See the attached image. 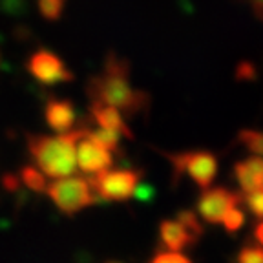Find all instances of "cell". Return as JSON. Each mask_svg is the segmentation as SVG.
<instances>
[{"label": "cell", "mask_w": 263, "mask_h": 263, "mask_svg": "<svg viewBox=\"0 0 263 263\" xmlns=\"http://www.w3.org/2000/svg\"><path fill=\"white\" fill-rule=\"evenodd\" d=\"M66 0H39V11L46 21H59Z\"/></svg>", "instance_id": "cell-17"}, {"label": "cell", "mask_w": 263, "mask_h": 263, "mask_svg": "<svg viewBox=\"0 0 263 263\" xmlns=\"http://www.w3.org/2000/svg\"><path fill=\"white\" fill-rule=\"evenodd\" d=\"M159 243L170 252H181L186 247L196 245V239L183 229V225L174 219H164L159 223Z\"/></svg>", "instance_id": "cell-12"}, {"label": "cell", "mask_w": 263, "mask_h": 263, "mask_svg": "<svg viewBox=\"0 0 263 263\" xmlns=\"http://www.w3.org/2000/svg\"><path fill=\"white\" fill-rule=\"evenodd\" d=\"M238 141L247 148V150H251L252 154L263 156V132L241 130L238 134Z\"/></svg>", "instance_id": "cell-16"}, {"label": "cell", "mask_w": 263, "mask_h": 263, "mask_svg": "<svg viewBox=\"0 0 263 263\" xmlns=\"http://www.w3.org/2000/svg\"><path fill=\"white\" fill-rule=\"evenodd\" d=\"M77 137L79 130L57 137L29 136V154L46 176L55 177V179H64L66 176H71L77 170V161H75Z\"/></svg>", "instance_id": "cell-2"}, {"label": "cell", "mask_w": 263, "mask_h": 263, "mask_svg": "<svg viewBox=\"0 0 263 263\" xmlns=\"http://www.w3.org/2000/svg\"><path fill=\"white\" fill-rule=\"evenodd\" d=\"M88 95L91 103H103L126 115H137L146 110V91L137 90L130 84V62L115 53H108L103 73L88 82Z\"/></svg>", "instance_id": "cell-1"}, {"label": "cell", "mask_w": 263, "mask_h": 263, "mask_svg": "<svg viewBox=\"0 0 263 263\" xmlns=\"http://www.w3.org/2000/svg\"><path fill=\"white\" fill-rule=\"evenodd\" d=\"M86 134L95 141L99 143L104 150H114V152H121V136L119 134H115V132H110V130H104L101 126H93V128H84Z\"/></svg>", "instance_id": "cell-13"}, {"label": "cell", "mask_w": 263, "mask_h": 263, "mask_svg": "<svg viewBox=\"0 0 263 263\" xmlns=\"http://www.w3.org/2000/svg\"><path fill=\"white\" fill-rule=\"evenodd\" d=\"M28 71L46 86H53L59 82H68L73 79V73L68 70L64 61L49 49H39L29 57Z\"/></svg>", "instance_id": "cell-8"}, {"label": "cell", "mask_w": 263, "mask_h": 263, "mask_svg": "<svg viewBox=\"0 0 263 263\" xmlns=\"http://www.w3.org/2000/svg\"><path fill=\"white\" fill-rule=\"evenodd\" d=\"M254 9L263 16V0H256V2H254Z\"/></svg>", "instance_id": "cell-26"}, {"label": "cell", "mask_w": 263, "mask_h": 263, "mask_svg": "<svg viewBox=\"0 0 263 263\" xmlns=\"http://www.w3.org/2000/svg\"><path fill=\"white\" fill-rule=\"evenodd\" d=\"M221 223L229 234H234V232H238V230L245 225V212L236 206V209L229 210V212L225 214V218H223Z\"/></svg>", "instance_id": "cell-20"}, {"label": "cell", "mask_w": 263, "mask_h": 263, "mask_svg": "<svg viewBox=\"0 0 263 263\" xmlns=\"http://www.w3.org/2000/svg\"><path fill=\"white\" fill-rule=\"evenodd\" d=\"M234 177L243 194L263 190V157H249L236 163Z\"/></svg>", "instance_id": "cell-11"}, {"label": "cell", "mask_w": 263, "mask_h": 263, "mask_svg": "<svg viewBox=\"0 0 263 263\" xmlns=\"http://www.w3.org/2000/svg\"><path fill=\"white\" fill-rule=\"evenodd\" d=\"M4 186L9 192H13V190L18 189V179H16L15 176H11V174H8V176L4 177Z\"/></svg>", "instance_id": "cell-24"}, {"label": "cell", "mask_w": 263, "mask_h": 263, "mask_svg": "<svg viewBox=\"0 0 263 263\" xmlns=\"http://www.w3.org/2000/svg\"><path fill=\"white\" fill-rule=\"evenodd\" d=\"M44 117L48 126L57 132L59 136L70 134L73 130L75 119H77L73 104L64 99H49L44 108Z\"/></svg>", "instance_id": "cell-9"}, {"label": "cell", "mask_w": 263, "mask_h": 263, "mask_svg": "<svg viewBox=\"0 0 263 263\" xmlns=\"http://www.w3.org/2000/svg\"><path fill=\"white\" fill-rule=\"evenodd\" d=\"M48 196L53 199L57 209L66 216H73L82 209L97 205L99 199L91 192V186L84 177H64L53 181L46 189Z\"/></svg>", "instance_id": "cell-5"}, {"label": "cell", "mask_w": 263, "mask_h": 263, "mask_svg": "<svg viewBox=\"0 0 263 263\" xmlns=\"http://www.w3.org/2000/svg\"><path fill=\"white\" fill-rule=\"evenodd\" d=\"M75 161H77L81 172L91 177L101 172H106L114 166V156L99 143H95L84 128L79 130L77 143H75Z\"/></svg>", "instance_id": "cell-6"}, {"label": "cell", "mask_w": 263, "mask_h": 263, "mask_svg": "<svg viewBox=\"0 0 263 263\" xmlns=\"http://www.w3.org/2000/svg\"><path fill=\"white\" fill-rule=\"evenodd\" d=\"M134 197H136L139 203H150V201H154V197H156V190H154L152 185L139 183L136 192H134Z\"/></svg>", "instance_id": "cell-22"}, {"label": "cell", "mask_w": 263, "mask_h": 263, "mask_svg": "<svg viewBox=\"0 0 263 263\" xmlns=\"http://www.w3.org/2000/svg\"><path fill=\"white\" fill-rule=\"evenodd\" d=\"M90 121L95 123V126H101V128H104V130L115 132V134H119V136L128 137V139H134V134H132L130 126L124 123L121 111L108 106V104L95 103L93 101L90 106Z\"/></svg>", "instance_id": "cell-10"}, {"label": "cell", "mask_w": 263, "mask_h": 263, "mask_svg": "<svg viewBox=\"0 0 263 263\" xmlns=\"http://www.w3.org/2000/svg\"><path fill=\"white\" fill-rule=\"evenodd\" d=\"M174 166V181L189 176L201 190H206L218 174V157L209 150L166 154Z\"/></svg>", "instance_id": "cell-4"}, {"label": "cell", "mask_w": 263, "mask_h": 263, "mask_svg": "<svg viewBox=\"0 0 263 263\" xmlns=\"http://www.w3.org/2000/svg\"><path fill=\"white\" fill-rule=\"evenodd\" d=\"M176 221L181 223V225H183V229H185L186 232H189V234L196 239V241H199V239H201V236L205 234V229H203L201 221L197 219V216L192 212V210H179V212H177Z\"/></svg>", "instance_id": "cell-14"}, {"label": "cell", "mask_w": 263, "mask_h": 263, "mask_svg": "<svg viewBox=\"0 0 263 263\" xmlns=\"http://www.w3.org/2000/svg\"><path fill=\"white\" fill-rule=\"evenodd\" d=\"M254 238H256V241L259 243V247L263 249V221H259L258 225H256V229H254Z\"/></svg>", "instance_id": "cell-25"}, {"label": "cell", "mask_w": 263, "mask_h": 263, "mask_svg": "<svg viewBox=\"0 0 263 263\" xmlns=\"http://www.w3.org/2000/svg\"><path fill=\"white\" fill-rule=\"evenodd\" d=\"M238 203H241V194L232 192L225 186H216L203 190L196 203V209L206 223L218 225L219 221H223L229 210L236 209Z\"/></svg>", "instance_id": "cell-7"}, {"label": "cell", "mask_w": 263, "mask_h": 263, "mask_svg": "<svg viewBox=\"0 0 263 263\" xmlns=\"http://www.w3.org/2000/svg\"><path fill=\"white\" fill-rule=\"evenodd\" d=\"M236 263H263V249L259 245H243L236 254Z\"/></svg>", "instance_id": "cell-18"}, {"label": "cell", "mask_w": 263, "mask_h": 263, "mask_svg": "<svg viewBox=\"0 0 263 263\" xmlns=\"http://www.w3.org/2000/svg\"><path fill=\"white\" fill-rule=\"evenodd\" d=\"M111 263H115V261H111Z\"/></svg>", "instance_id": "cell-27"}, {"label": "cell", "mask_w": 263, "mask_h": 263, "mask_svg": "<svg viewBox=\"0 0 263 263\" xmlns=\"http://www.w3.org/2000/svg\"><path fill=\"white\" fill-rule=\"evenodd\" d=\"M236 77L238 79H254L256 77V68L251 64V62H241V64L238 66V70H236Z\"/></svg>", "instance_id": "cell-23"}, {"label": "cell", "mask_w": 263, "mask_h": 263, "mask_svg": "<svg viewBox=\"0 0 263 263\" xmlns=\"http://www.w3.org/2000/svg\"><path fill=\"white\" fill-rule=\"evenodd\" d=\"M143 176V168H117L97 174L88 183L99 203H123L134 196Z\"/></svg>", "instance_id": "cell-3"}, {"label": "cell", "mask_w": 263, "mask_h": 263, "mask_svg": "<svg viewBox=\"0 0 263 263\" xmlns=\"http://www.w3.org/2000/svg\"><path fill=\"white\" fill-rule=\"evenodd\" d=\"M241 203L251 210V214L256 219H263V190L251 194H243Z\"/></svg>", "instance_id": "cell-19"}, {"label": "cell", "mask_w": 263, "mask_h": 263, "mask_svg": "<svg viewBox=\"0 0 263 263\" xmlns=\"http://www.w3.org/2000/svg\"><path fill=\"white\" fill-rule=\"evenodd\" d=\"M21 179L29 190L33 192H46L48 189V183H46V177L42 172H39L37 168H33V166H24L21 170Z\"/></svg>", "instance_id": "cell-15"}, {"label": "cell", "mask_w": 263, "mask_h": 263, "mask_svg": "<svg viewBox=\"0 0 263 263\" xmlns=\"http://www.w3.org/2000/svg\"><path fill=\"white\" fill-rule=\"evenodd\" d=\"M150 263H192V261H190V258L181 254V252H159V254H156L150 259Z\"/></svg>", "instance_id": "cell-21"}]
</instances>
